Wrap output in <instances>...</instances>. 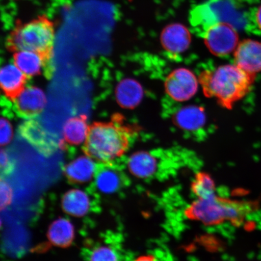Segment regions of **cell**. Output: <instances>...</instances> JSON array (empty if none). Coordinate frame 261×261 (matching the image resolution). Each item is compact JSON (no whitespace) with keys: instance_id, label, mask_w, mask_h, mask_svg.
<instances>
[{"instance_id":"cell-24","label":"cell","mask_w":261,"mask_h":261,"mask_svg":"<svg viewBox=\"0 0 261 261\" xmlns=\"http://www.w3.org/2000/svg\"><path fill=\"white\" fill-rule=\"evenodd\" d=\"M9 159L5 152L2 151L1 153V165L2 167L6 168L8 166Z\"/></svg>"},{"instance_id":"cell-9","label":"cell","mask_w":261,"mask_h":261,"mask_svg":"<svg viewBox=\"0 0 261 261\" xmlns=\"http://www.w3.org/2000/svg\"><path fill=\"white\" fill-rule=\"evenodd\" d=\"M130 173L136 177L147 179L154 177L161 168L155 152L139 151L130 156L128 162Z\"/></svg>"},{"instance_id":"cell-12","label":"cell","mask_w":261,"mask_h":261,"mask_svg":"<svg viewBox=\"0 0 261 261\" xmlns=\"http://www.w3.org/2000/svg\"><path fill=\"white\" fill-rule=\"evenodd\" d=\"M25 75L16 66L7 64L2 68L0 83L6 97L14 100L19 93L24 89Z\"/></svg>"},{"instance_id":"cell-13","label":"cell","mask_w":261,"mask_h":261,"mask_svg":"<svg viewBox=\"0 0 261 261\" xmlns=\"http://www.w3.org/2000/svg\"><path fill=\"white\" fill-rule=\"evenodd\" d=\"M89 156H81L67 165L65 174L73 184H82L89 181L96 172L95 163Z\"/></svg>"},{"instance_id":"cell-17","label":"cell","mask_w":261,"mask_h":261,"mask_svg":"<svg viewBox=\"0 0 261 261\" xmlns=\"http://www.w3.org/2000/svg\"><path fill=\"white\" fill-rule=\"evenodd\" d=\"M48 238L55 246L64 248L70 246L74 238L73 224L65 218H59L49 227Z\"/></svg>"},{"instance_id":"cell-22","label":"cell","mask_w":261,"mask_h":261,"mask_svg":"<svg viewBox=\"0 0 261 261\" xmlns=\"http://www.w3.org/2000/svg\"><path fill=\"white\" fill-rule=\"evenodd\" d=\"M0 136H1V144L5 145L11 141L12 136V130L11 125L7 120L2 119L0 124Z\"/></svg>"},{"instance_id":"cell-10","label":"cell","mask_w":261,"mask_h":261,"mask_svg":"<svg viewBox=\"0 0 261 261\" xmlns=\"http://www.w3.org/2000/svg\"><path fill=\"white\" fill-rule=\"evenodd\" d=\"M18 112L24 116H33L40 113L45 104L43 91L35 87L24 88L14 100Z\"/></svg>"},{"instance_id":"cell-5","label":"cell","mask_w":261,"mask_h":261,"mask_svg":"<svg viewBox=\"0 0 261 261\" xmlns=\"http://www.w3.org/2000/svg\"><path fill=\"white\" fill-rule=\"evenodd\" d=\"M203 38L208 50L217 57L227 56L236 50L239 44L237 29L227 22H218L212 25Z\"/></svg>"},{"instance_id":"cell-7","label":"cell","mask_w":261,"mask_h":261,"mask_svg":"<svg viewBox=\"0 0 261 261\" xmlns=\"http://www.w3.org/2000/svg\"><path fill=\"white\" fill-rule=\"evenodd\" d=\"M234 64L247 73L255 75L261 71V42L244 40L234 51Z\"/></svg>"},{"instance_id":"cell-8","label":"cell","mask_w":261,"mask_h":261,"mask_svg":"<svg viewBox=\"0 0 261 261\" xmlns=\"http://www.w3.org/2000/svg\"><path fill=\"white\" fill-rule=\"evenodd\" d=\"M191 39L188 29L179 23L166 26L161 35L163 48L172 55H179L187 51L190 46Z\"/></svg>"},{"instance_id":"cell-6","label":"cell","mask_w":261,"mask_h":261,"mask_svg":"<svg viewBox=\"0 0 261 261\" xmlns=\"http://www.w3.org/2000/svg\"><path fill=\"white\" fill-rule=\"evenodd\" d=\"M199 81L190 70L179 68L168 74L165 81L166 93L173 100L182 102L197 93Z\"/></svg>"},{"instance_id":"cell-19","label":"cell","mask_w":261,"mask_h":261,"mask_svg":"<svg viewBox=\"0 0 261 261\" xmlns=\"http://www.w3.org/2000/svg\"><path fill=\"white\" fill-rule=\"evenodd\" d=\"M96 172L97 188L103 193H113L121 187V174L116 169L106 166Z\"/></svg>"},{"instance_id":"cell-23","label":"cell","mask_w":261,"mask_h":261,"mask_svg":"<svg viewBox=\"0 0 261 261\" xmlns=\"http://www.w3.org/2000/svg\"><path fill=\"white\" fill-rule=\"evenodd\" d=\"M12 189L7 182H1V204L2 208L7 206L12 200Z\"/></svg>"},{"instance_id":"cell-20","label":"cell","mask_w":261,"mask_h":261,"mask_svg":"<svg viewBox=\"0 0 261 261\" xmlns=\"http://www.w3.org/2000/svg\"><path fill=\"white\" fill-rule=\"evenodd\" d=\"M191 190L198 199L207 198L215 195V185L210 175L203 172L196 174Z\"/></svg>"},{"instance_id":"cell-18","label":"cell","mask_w":261,"mask_h":261,"mask_svg":"<svg viewBox=\"0 0 261 261\" xmlns=\"http://www.w3.org/2000/svg\"><path fill=\"white\" fill-rule=\"evenodd\" d=\"M89 132L90 128L84 116L75 117L68 120L65 124L63 130L65 139L74 145L86 142Z\"/></svg>"},{"instance_id":"cell-3","label":"cell","mask_w":261,"mask_h":261,"mask_svg":"<svg viewBox=\"0 0 261 261\" xmlns=\"http://www.w3.org/2000/svg\"><path fill=\"white\" fill-rule=\"evenodd\" d=\"M252 205L246 201L230 200L216 195L197 199L185 211L188 219L207 226H217L226 222L239 226L251 212Z\"/></svg>"},{"instance_id":"cell-1","label":"cell","mask_w":261,"mask_h":261,"mask_svg":"<svg viewBox=\"0 0 261 261\" xmlns=\"http://www.w3.org/2000/svg\"><path fill=\"white\" fill-rule=\"evenodd\" d=\"M254 77L236 64H227L202 71L198 81L205 96L230 110L249 92Z\"/></svg>"},{"instance_id":"cell-16","label":"cell","mask_w":261,"mask_h":261,"mask_svg":"<svg viewBox=\"0 0 261 261\" xmlns=\"http://www.w3.org/2000/svg\"><path fill=\"white\" fill-rule=\"evenodd\" d=\"M90 198L80 189H71L63 196L62 207L67 214L76 217L84 216L89 211Z\"/></svg>"},{"instance_id":"cell-14","label":"cell","mask_w":261,"mask_h":261,"mask_svg":"<svg viewBox=\"0 0 261 261\" xmlns=\"http://www.w3.org/2000/svg\"><path fill=\"white\" fill-rule=\"evenodd\" d=\"M49 58L44 55L32 51H18L14 52V55L15 65L26 76L40 74Z\"/></svg>"},{"instance_id":"cell-15","label":"cell","mask_w":261,"mask_h":261,"mask_svg":"<svg viewBox=\"0 0 261 261\" xmlns=\"http://www.w3.org/2000/svg\"><path fill=\"white\" fill-rule=\"evenodd\" d=\"M116 94L117 102L120 106L126 109H133L141 102L143 90L138 82L132 79H126L118 84Z\"/></svg>"},{"instance_id":"cell-21","label":"cell","mask_w":261,"mask_h":261,"mask_svg":"<svg viewBox=\"0 0 261 261\" xmlns=\"http://www.w3.org/2000/svg\"><path fill=\"white\" fill-rule=\"evenodd\" d=\"M89 261H119V255L113 247L103 245L91 251Z\"/></svg>"},{"instance_id":"cell-11","label":"cell","mask_w":261,"mask_h":261,"mask_svg":"<svg viewBox=\"0 0 261 261\" xmlns=\"http://www.w3.org/2000/svg\"><path fill=\"white\" fill-rule=\"evenodd\" d=\"M173 121L176 126L185 132H196L205 125L206 115L202 107L187 106L175 113Z\"/></svg>"},{"instance_id":"cell-26","label":"cell","mask_w":261,"mask_h":261,"mask_svg":"<svg viewBox=\"0 0 261 261\" xmlns=\"http://www.w3.org/2000/svg\"><path fill=\"white\" fill-rule=\"evenodd\" d=\"M135 261H156L154 256L148 255V256H140L138 258H137Z\"/></svg>"},{"instance_id":"cell-2","label":"cell","mask_w":261,"mask_h":261,"mask_svg":"<svg viewBox=\"0 0 261 261\" xmlns=\"http://www.w3.org/2000/svg\"><path fill=\"white\" fill-rule=\"evenodd\" d=\"M132 130L122 125L121 117L115 122L96 123L90 128L84 146L87 155L107 163L125 154L129 146Z\"/></svg>"},{"instance_id":"cell-25","label":"cell","mask_w":261,"mask_h":261,"mask_svg":"<svg viewBox=\"0 0 261 261\" xmlns=\"http://www.w3.org/2000/svg\"><path fill=\"white\" fill-rule=\"evenodd\" d=\"M256 21L257 26L261 30V6L257 9L256 13Z\"/></svg>"},{"instance_id":"cell-4","label":"cell","mask_w":261,"mask_h":261,"mask_svg":"<svg viewBox=\"0 0 261 261\" xmlns=\"http://www.w3.org/2000/svg\"><path fill=\"white\" fill-rule=\"evenodd\" d=\"M55 37V25L47 16H38L32 20L18 22L10 33L6 47L12 52H38L50 58Z\"/></svg>"}]
</instances>
